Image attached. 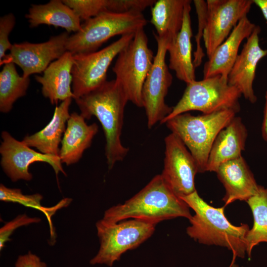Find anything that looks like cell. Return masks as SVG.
Wrapping results in <instances>:
<instances>
[{"label": "cell", "instance_id": "1", "mask_svg": "<svg viewBox=\"0 0 267 267\" xmlns=\"http://www.w3.org/2000/svg\"><path fill=\"white\" fill-rule=\"evenodd\" d=\"M80 114L87 120L95 117L105 136V155L108 169L122 161L129 149L123 145L121 134L124 115L128 99L115 80L106 81L100 87L75 99Z\"/></svg>", "mask_w": 267, "mask_h": 267}, {"label": "cell", "instance_id": "2", "mask_svg": "<svg viewBox=\"0 0 267 267\" xmlns=\"http://www.w3.org/2000/svg\"><path fill=\"white\" fill-rule=\"evenodd\" d=\"M189 207L166 183L161 175L155 176L133 197L105 211L102 219L110 223L135 219L157 224L178 217L190 220Z\"/></svg>", "mask_w": 267, "mask_h": 267}, {"label": "cell", "instance_id": "3", "mask_svg": "<svg viewBox=\"0 0 267 267\" xmlns=\"http://www.w3.org/2000/svg\"><path fill=\"white\" fill-rule=\"evenodd\" d=\"M195 212L189 220L186 228L189 237L199 243L227 248L234 256L243 258L246 253V237L249 227L247 224L235 226L224 214L225 206L215 208L206 203L197 190L180 197Z\"/></svg>", "mask_w": 267, "mask_h": 267}, {"label": "cell", "instance_id": "4", "mask_svg": "<svg viewBox=\"0 0 267 267\" xmlns=\"http://www.w3.org/2000/svg\"><path fill=\"white\" fill-rule=\"evenodd\" d=\"M233 110H222L194 116L186 112L168 120L171 133L183 142L195 160L198 173L206 172L209 155L219 133L236 116Z\"/></svg>", "mask_w": 267, "mask_h": 267}, {"label": "cell", "instance_id": "5", "mask_svg": "<svg viewBox=\"0 0 267 267\" xmlns=\"http://www.w3.org/2000/svg\"><path fill=\"white\" fill-rule=\"evenodd\" d=\"M146 24L142 12H102L85 21L79 31L70 35L67 50L73 55L96 51L111 38L135 34Z\"/></svg>", "mask_w": 267, "mask_h": 267}, {"label": "cell", "instance_id": "6", "mask_svg": "<svg viewBox=\"0 0 267 267\" xmlns=\"http://www.w3.org/2000/svg\"><path fill=\"white\" fill-rule=\"evenodd\" d=\"M241 95L237 88L228 84L227 79L221 75L195 80L186 84L181 98L160 124L190 111H199L203 114L225 110L238 113Z\"/></svg>", "mask_w": 267, "mask_h": 267}, {"label": "cell", "instance_id": "7", "mask_svg": "<svg viewBox=\"0 0 267 267\" xmlns=\"http://www.w3.org/2000/svg\"><path fill=\"white\" fill-rule=\"evenodd\" d=\"M157 224L131 219L117 222H96L100 247L90 264L112 267L127 251L135 249L153 234Z\"/></svg>", "mask_w": 267, "mask_h": 267}, {"label": "cell", "instance_id": "8", "mask_svg": "<svg viewBox=\"0 0 267 267\" xmlns=\"http://www.w3.org/2000/svg\"><path fill=\"white\" fill-rule=\"evenodd\" d=\"M154 56L148 46L144 28L141 29L118 54L112 68L115 80L123 89L129 101L138 107H143L142 87Z\"/></svg>", "mask_w": 267, "mask_h": 267}, {"label": "cell", "instance_id": "9", "mask_svg": "<svg viewBox=\"0 0 267 267\" xmlns=\"http://www.w3.org/2000/svg\"><path fill=\"white\" fill-rule=\"evenodd\" d=\"M134 35H123L108 46L93 52L73 55L72 89L74 99L95 90L107 81V72L112 61Z\"/></svg>", "mask_w": 267, "mask_h": 267}, {"label": "cell", "instance_id": "10", "mask_svg": "<svg viewBox=\"0 0 267 267\" xmlns=\"http://www.w3.org/2000/svg\"><path fill=\"white\" fill-rule=\"evenodd\" d=\"M153 33L157 43V51L142 90L143 107L149 129L157 123H161L173 109L165 102L173 79L166 61L168 47L171 40L159 37L154 32Z\"/></svg>", "mask_w": 267, "mask_h": 267}, {"label": "cell", "instance_id": "11", "mask_svg": "<svg viewBox=\"0 0 267 267\" xmlns=\"http://www.w3.org/2000/svg\"><path fill=\"white\" fill-rule=\"evenodd\" d=\"M203 39L208 58L228 37L239 21L247 16L253 0H207Z\"/></svg>", "mask_w": 267, "mask_h": 267}, {"label": "cell", "instance_id": "12", "mask_svg": "<svg viewBox=\"0 0 267 267\" xmlns=\"http://www.w3.org/2000/svg\"><path fill=\"white\" fill-rule=\"evenodd\" d=\"M163 179L179 198L196 190L194 179L198 173L196 162L186 146L175 134L165 138Z\"/></svg>", "mask_w": 267, "mask_h": 267}, {"label": "cell", "instance_id": "13", "mask_svg": "<svg viewBox=\"0 0 267 267\" xmlns=\"http://www.w3.org/2000/svg\"><path fill=\"white\" fill-rule=\"evenodd\" d=\"M0 146V165L13 182L19 180L30 181L33 178L29 166L37 162L49 164L56 175L60 172L66 175L59 156L43 154L32 149L22 141H19L8 132L2 131Z\"/></svg>", "mask_w": 267, "mask_h": 267}, {"label": "cell", "instance_id": "14", "mask_svg": "<svg viewBox=\"0 0 267 267\" xmlns=\"http://www.w3.org/2000/svg\"><path fill=\"white\" fill-rule=\"evenodd\" d=\"M69 36V33L66 31L41 43L24 42L14 44L10 53L6 55L0 65L6 61L17 65L22 69L24 77L44 72L51 63L67 51L66 46Z\"/></svg>", "mask_w": 267, "mask_h": 267}, {"label": "cell", "instance_id": "15", "mask_svg": "<svg viewBox=\"0 0 267 267\" xmlns=\"http://www.w3.org/2000/svg\"><path fill=\"white\" fill-rule=\"evenodd\" d=\"M261 28L256 26L247 38L227 77L229 85L237 88L242 95L251 103L257 100L253 83L259 62L267 56V49L261 47L259 35Z\"/></svg>", "mask_w": 267, "mask_h": 267}, {"label": "cell", "instance_id": "16", "mask_svg": "<svg viewBox=\"0 0 267 267\" xmlns=\"http://www.w3.org/2000/svg\"><path fill=\"white\" fill-rule=\"evenodd\" d=\"M216 173L225 190V206L236 200L246 202L259 191L260 185L242 156L222 163Z\"/></svg>", "mask_w": 267, "mask_h": 267}, {"label": "cell", "instance_id": "17", "mask_svg": "<svg viewBox=\"0 0 267 267\" xmlns=\"http://www.w3.org/2000/svg\"><path fill=\"white\" fill-rule=\"evenodd\" d=\"M257 25L245 16L241 19L228 37L215 50L203 68V78L218 75L227 79L239 54L241 43L249 37Z\"/></svg>", "mask_w": 267, "mask_h": 267}, {"label": "cell", "instance_id": "18", "mask_svg": "<svg viewBox=\"0 0 267 267\" xmlns=\"http://www.w3.org/2000/svg\"><path fill=\"white\" fill-rule=\"evenodd\" d=\"M191 0H187L184 6L183 23L177 36L169 43V69L175 72L177 78L186 84L196 79L195 67L192 57L191 28L190 11Z\"/></svg>", "mask_w": 267, "mask_h": 267}, {"label": "cell", "instance_id": "19", "mask_svg": "<svg viewBox=\"0 0 267 267\" xmlns=\"http://www.w3.org/2000/svg\"><path fill=\"white\" fill-rule=\"evenodd\" d=\"M248 132L241 117L235 116L217 136L210 150L206 172H215L222 163L241 156Z\"/></svg>", "mask_w": 267, "mask_h": 267}, {"label": "cell", "instance_id": "20", "mask_svg": "<svg viewBox=\"0 0 267 267\" xmlns=\"http://www.w3.org/2000/svg\"><path fill=\"white\" fill-rule=\"evenodd\" d=\"M74 55L66 51L61 57L51 63L42 76H36V81L42 85V93L51 104L68 98L74 99L72 89V69Z\"/></svg>", "mask_w": 267, "mask_h": 267}, {"label": "cell", "instance_id": "21", "mask_svg": "<svg viewBox=\"0 0 267 267\" xmlns=\"http://www.w3.org/2000/svg\"><path fill=\"white\" fill-rule=\"evenodd\" d=\"M85 120L75 112L70 114L61 142L59 158L62 164L69 166L77 163L90 146L98 126L95 123L88 125Z\"/></svg>", "mask_w": 267, "mask_h": 267}, {"label": "cell", "instance_id": "22", "mask_svg": "<svg viewBox=\"0 0 267 267\" xmlns=\"http://www.w3.org/2000/svg\"><path fill=\"white\" fill-rule=\"evenodd\" d=\"M72 99L68 98L56 106L51 120L46 126L34 134L26 135L22 142L43 154L59 157V145L70 116L69 108Z\"/></svg>", "mask_w": 267, "mask_h": 267}, {"label": "cell", "instance_id": "23", "mask_svg": "<svg viewBox=\"0 0 267 267\" xmlns=\"http://www.w3.org/2000/svg\"><path fill=\"white\" fill-rule=\"evenodd\" d=\"M25 18L31 28L45 24L64 28L68 33L77 32L82 25L81 19L74 11L60 0L32 4Z\"/></svg>", "mask_w": 267, "mask_h": 267}, {"label": "cell", "instance_id": "24", "mask_svg": "<svg viewBox=\"0 0 267 267\" xmlns=\"http://www.w3.org/2000/svg\"><path fill=\"white\" fill-rule=\"evenodd\" d=\"M187 0H158L151 7L150 23L160 38L174 39L180 31Z\"/></svg>", "mask_w": 267, "mask_h": 267}, {"label": "cell", "instance_id": "25", "mask_svg": "<svg viewBox=\"0 0 267 267\" xmlns=\"http://www.w3.org/2000/svg\"><path fill=\"white\" fill-rule=\"evenodd\" d=\"M15 64L10 61L4 63L0 72V111L7 113L13 104L27 93L30 79L18 73Z\"/></svg>", "mask_w": 267, "mask_h": 267}, {"label": "cell", "instance_id": "26", "mask_svg": "<svg viewBox=\"0 0 267 267\" xmlns=\"http://www.w3.org/2000/svg\"><path fill=\"white\" fill-rule=\"evenodd\" d=\"M246 202L254 219L253 227L246 237V253L250 258L255 246L262 242L267 243V188L260 185L258 192Z\"/></svg>", "mask_w": 267, "mask_h": 267}, {"label": "cell", "instance_id": "27", "mask_svg": "<svg viewBox=\"0 0 267 267\" xmlns=\"http://www.w3.org/2000/svg\"><path fill=\"white\" fill-rule=\"evenodd\" d=\"M42 195L39 193L25 195L20 189L8 188L3 184L0 185V201L17 203L24 206L38 210L44 214L50 223V218L56 211L68 205L71 201L70 198H64L58 205L51 208H46L42 205Z\"/></svg>", "mask_w": 267, "mask_h": 267}, {"label": "cell", "instance_id": "28", "mask_svg": "<svg viewBox=\"0 0 267 267\" xmlns=\"http://www.w3.org/2000/svg\"><path fill=\"white\" fill-rule=\"evenodd\" d=\"M81 20L85 21L104 12L117 13V0H63Z\"/></svg>", "mask_w": 267, "mask_h": 267}, {"label": "cell", "instance_id": "29", "mask_svg": "<svg viewBox=\"0 0 267 267\" xmlns=\"http://www.w3.org/2000/svg\"><path fill=\"white\" fill-rule=\"evenodd\" d=\"M198 17V32L195 36L196 49L194 52L193 64L195 68L199 66L205 54L201 45V40L203 38L204 31L206 27L207 15V5L206 1L194 0Z\"/></svg>", "mask_w": 267, "mask_h": 267}, {"label": "cell", "instance_id": "30", "mask_svg": "<svg viewBox=\"0 0 267 267\" xmlns=\"http://www.w3.org/2000/svg\"><path fill=\"white\" fill-rule=\"evenodd\" d=\"M40 221L41 219L39 218L29 217L26 214H22L17 216L13 220L7 222L0 229V250L3 248L7 241L10 240L9 237L17 228Z\"/></svg>", "mask_w": 267, "mask_h": 267}, {"label": "cell", "instance_id": "31", "mask_svg": "<svg viewBox=\"0 0 267 267\" xmlns=\"http://www.w3.org/2000/svg\"><path fill=\"white\" fill-rule=\"evenodd\" d=\"M15 24V17L12 13L6 14L0 18V61L6 56L5 52L11 49L9 35Z\"/></svg>", "mask_w": 267, "mask_h": 267}, {"label": "cell", "instance_id": "32", "mask_svg": "<svg viewBox=\"0 0 267 267\" xmlns=\"http://www.w3.org/2000/svg\"><path fill=\"white\" fill-rule=\"evenodd\" d=\"M14 267H47V266L38 256L29 252L17 258Z\"/></svg>", "mask_w": 267, "mask_h": 267}, {"label": "cell", "instance_id": "33", "mask_svg": "<svg viewBox=\"0 0 267 267\" xmlns=\"http://www.w3.org/2000/svg\"><path fill=\"white\" fill-rule=\"evenodd\" d=\"M261 134L263 139L267 142V89L265 93V103L261 127Z\"/></svg>", "mask_w": 267, "mask_h": 267}, {"label": "cell", "instance_id": "34", "mask_svg": "<svg viewBox=\"0 0 267 267\" xmlns=\"http://www.w3.org/2000/svg\"><path fill=\"white\" fill-rule=\"evenodd\" d=\"M253 2L261 10L267 22V0H253Z\"/></svg>", "mask_w": 267, "mask_h": 267}, {"label": "cell", "instance_id": "35", "mask_svg": "<svg viewBox=\"0 0 267 267\" xmlns=\"http://www.w3.org/2000/svg\"><path fill=\"white\" fill-rule=\"evenodd\" d=\"M229 267H239L238 266L235 264L232 263L231 265L229 266Z\"/></svg>", "mask_w": 267, "mask_h": 267}]
</instances>
